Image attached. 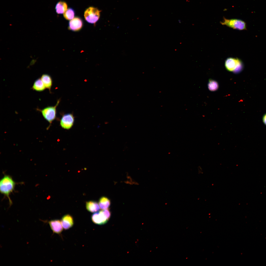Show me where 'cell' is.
Segmentation results:
<instances>
[{"label":"cell","instance_id":"8","mask_svg":"<svg viewBox=\"0 0 266 266\" xmlns=\"http://www.w3.org/2000/svg\"><path fill=\"white\" fill-rule=\"evenodd\" d=\"M69 30L74 31H77L82 28L83 26V21L80 18L76 17L70 20L69 23Z\"/></svg>","mask_w":266,"mask_h":266},{"label":"cell","instance_id":"5","mask_svg":"<svg viewBox=\"0 0 266 266\" xmlns=\"http://www.w3.org/2000/svg\"><path fill=\"white\" fill-rule=\"evenodd\" d=\"M220 23L234 29L240 30L246 29V23L240 19H227L224 18Z\"/></svg>","mask_w":266,"mask_h":266},{"label":"cell","instance_id":"2","mask_svg":"<svg viewBox=\"0 0 266 266\" xmlns=\"http://www.w3.org/2000/svg\"><path fill=\"white\" fill-rule=\"evenodd\" d=\"M60 101V100L59 99L54 106H47L42 109L37 108L36 110L41 112L44 118L51 124L56 118V108Z\"/></svg>","mask_w":266,"mask_h":266},{"label":"cell","instance_id":"7","mask_svg":"<svg viewBox=\"0 0 266 266\" xmlns=\"http://www.w3.org/2000/svg\"><path fill=\"white\" fill-rule=\"evenodd\" d=\"M74 121V117L71 113H67L64 115L60 120V124L63 128L69 129L73 126Z\"/></svg>","mask_w":266,"mask_h":266},{"label":"cell","instance_id":"15","mask_svg":"<svg viewBox=\"0 0 266 266\" xmlns=\"http://www.w3.org/2000/svg\"><path fill=\"white\" fill-rule=\"evenodd\" d=\"M99 204L100 208L102 210L107 209L111 204L110 200L105 197H101L99 200Z\"/></svg>","mask_w":266,"mask_h":266},{"label":"cell","instance_id":"13","mask_svg":"<svg viewBox=\"0 0 266 266\" xmlns=\"http://www.w3.org/2000/svg\"><path fill=\"white\" fill-rule=\"evenodd\" d=\"M86 207L88 211L91 213L99 211L100 208L99 204L97 202L91 201L86 202Z\"/></svg>","mask_w":266,"mask_h":266},{"label":"cell","instance_id":"14","mask_svg":"<svg viewBox=\"0 0 266 266\" xmlns=\"http://www.w3.org/2000/svg\"><path fill=\"white\" fill-rule=\"evenodd\" d=\"M67 6L65 2L60 1L56 5L55 9L56 13L58 14H64L67 9Z\"/></svg>","mask_w":266,"mask_h":266},{"label":"cell","instance_id":"10","mask_svg":"<svg viewBox=\"0 0 266 266\" xmlns=\"http://www.w3.org/2000/svg\"><path fill=\"white\" fill-rule=\"evenodd\" d=\"M61 221L63 228L66 230L71 228L74 224L73 218L69 214L64 216L62 218Z\"/></svg>","mask_w":266,"mask_h":266},{"label":"cell","instance_id":"11","mask_svg":"<svg viewBox=\"0 0 266 266\" xmlns=\"http://www.w3.org/2000/svg\"><path fill=\"white\" fill-rule=\"evenodd\" d=\"M46 89L50 92L52 86V80L51 76L47 74H44L40 78Z\"/></svg>","mask_w":266,"mask_h":266},{"label":"cell","instance_id":"17","mask_svg":"<svg viewBox=\"0 0 266 266\" xmlns=\"http://www.w3.org/2000/svg\"><path fill=\"white\" fill-rule=\"evenodd\" d=\"M208 87L209 90L215 91L218 89V84L216 81L210 79L209 80Z\"/></svg>","mask_w":266,"mask_h":266},{"label":"cell","instance_id":"1","mask_svg":"<svg viewBox=\"0 0 266 266\" xmlns=\"http://www.w3.org/2000/svg\"><path fill=\"white\" fill-rule=\"evenodd\" d=\"M16 184L12 178L8 175H5L0 181V192L8 198L10 205L12 202L9 196L14 191Z\"/></svg>","mask_w":266,"mask_h":266},{"label":"cell","instance_id":"6","mask_svg":"<svg viewBox=\"0 0 266 266\" xmlns=\"http://www.w3.org/2000/svg\"><path fill=\"white\" fill-rule=\"evenodd\" d=\"M100 11L97 8L91 7L85 11L84 16L88 22L95 24L99 20L100 16Z\"/></svg>","mask_w":266,"mask_h":266},{"label":"cell","instance_id":"16","mask_svg":"<svg viewBox=\"0 0 266 266\" xmlns=\"http://www.w3.org/2000/svg\"><path fill=\"white\" fill-rule=\"evenodd\" d=\"M75 14L74 10L70 8L67 9L63 14V16L66 19L71 20L74 18Z\"/></svg>","mask_w":266,"mask_h":266},{"label":"cell","instance_id":"12","mask_svg":"<svg viewBox=\"0 0 266 266\" xmlns=\"http://www.w3.org/2000/svg\"><path fill=\"white\" fill-rule=\"evenodd\" d=\"M32 89L36 91L40 92L44 91L46 88L41 78H39L34 82Z\"/></svg>","mask_w":266,"mask_h":266},{"label":"cell","instance_id":"18","mask_svg":"<svg viewBox=\"0 0 266 266\" xmlns=\"http://www.w3.org/2000/svg\"><path fill=\"white\" fill-rule=\"evenodd\" d=\"M262 120L264 124L266 125V113L263 116Z\"/></svg>","mask_w":266,"mask_h":266},{"label":"cell","instance_id":"4","mask_svg":"<svg viewBox=\"0 0 266 266\" xmlns=\"http://www.w3.org/2000/svg\"><path fill=\"white\" fill-rule=\"evenodd\" d=\"M111 216V213L110 210L105 209L93 214L91 217V220L95 224L103 225L107 222Z\"/></svg>","mask_w":266,"mask_h":266},{"label":"cell","instance_id":"9","mask_svg":"<svg viewBox=\"0 0 266 266\" xmlns=\"http://www.w3.org/2000/svg\"><path fill=\"white\" fill-rule=\"evenodd\" d=\"M50 226L53 232L60 234L63 230V226L61 221L58 219L51 220L49 221Z\"/></svg>","mask_w":266,"mask_h":266},{"label":"cell","instance_id":"3","mask_svg":"<svg viewBox=\"0 0 266 266\" xmlns=\"http://www.w3.org/2000/svg\"><path fill=\"white\" fill-rule=\"evenodd\" d=\"M225 66L227 70L235 73L240 72L243 67L242 63L240 59L231 57L228 58L226 60Z\"/></svg>","mask_w":266,"mask_h":266}]
</instances>
